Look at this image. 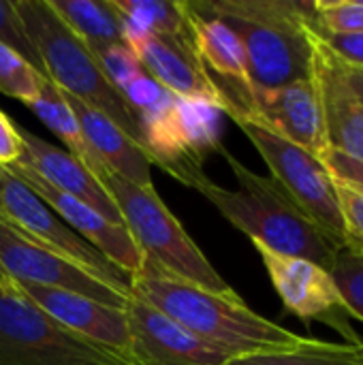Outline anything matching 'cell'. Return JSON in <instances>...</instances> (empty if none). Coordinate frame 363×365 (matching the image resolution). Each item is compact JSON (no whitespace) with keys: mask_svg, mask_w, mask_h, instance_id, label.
<instances>
[{"mask_svg":"<svg viewBox=\"0 0 363 365\" xmlns=\"http://www.w3.org/2000/svg\"><path fill=\"white\" fill-rule=\"evenodd\" d=\"M131 291L231 359L287 351L304 342L302 336L252 312L242 297L212 293L167 274L148 259L131 278Z\"/></svg>","mask_w":363,"mask_h":365,"instance_id":"1","label":"cell"},{"mask_svg":"<svg viewBox=\"0 0 363 365\" xmlns=\"http://www.w3.org/2000/svg\"><path fill=\"white\" fill-rule=\"evenodd\" d=\"M218 154L229 163L237 188H223L205 173L197 175L190 188L201 192L237 231L246 233L250 242H259L278 255L312 261L329 272L338 248L291 195L272 175L265 178L250 171L225 148H220Z\"/></svg>","mask_w":363,"mask_h":365,"instance_id":"2","label":"cell"},{"mask_svg":"<svg viewBox=\"0 0 363 365\" xmlns=\"http://www.w3.org/2000/svg\"><path fill=\"white\" fill-rule=\"evenodd\" d=\"M197 13L227 24L240 38L252 88H280L312 77V2L297 0H201Z\"/></svg>","mask_w":363,"mask_h":365,"instance_id":"3","label":"cell"},{"mask_svg":"<svg viewBox=\"0 0 363 365\" xmlns=\"http://www.w3.org/2000/svg\"><path fill=\"white\" fill-rule=\"evenodd\" d=\"M17 13L39 49L47 79L62 92L118 124L145 152V135L128 101L105 75L90 47L60 19L47 0H15Z\"/></svg>","mask_w":363,"mask_h":365,"instance_id":"4","label":"cell"},{"mask_svg":"<svg viewBox=\"0 0 363 365\" xmlns=\"http://www.w3.org/2000/svg\"><path fill=\"white\" fill-rule=\"evenodd\" d=\"M116 201L124 227L143 252V259L186 282L203 287L225 297H240L231 284L214 269L208 257L190 240L178 218L169 212L156 190L141 188L101 167L94 171Z\"/></svg>","mask_w":363,"mask_h":365,"instance_id":"5","label":"cell"},{"mask_svg":"<svg viewBox=\"0 0 363 365\" xmlns=\"http://www.w3.org/2000/svg\"><path fill=\"white\" fill-rule=\"evenodd\" d=\"M0 365H128L36 308L6 278L0 287Z\"/></svg>","mask_w":363,"mask_h":365,"instance_id":"6","label":"cell"},{"mask_svg":"<svg viewBox=\"0 0 363 365\" xmlns=\"http://www.w3.org/2000/svg\"><path fill=\"white\" fill-rule=\"evenodd\" d=\"M272 171V178L291 195V199L306 212V216L332 240L340 250L347 248L344 218L338 199V186L323 160L278 137L276 133L250 120H233Z\"/></svg>","mask_w":363,"mask_h":365,"instance_id":"7","label":"cell"},{"mask_svg":"<svg viewBox=\"0 0 363 365\" xmlns=\"http://www.w3.org/2000/svg\"><path fill=\"white\" fill-rule=\"evenodd\" d=\"M223 115L212 101L175 96L163 115L143 126L152 165L190 186L203 173L205 156L223 148Z\"/></svg>","mask_w":363,"mask_h":365,"instance_id":"8","label":"cell"},{"mask_svg":"<svg viewBox=\"0 0 363 365\" xmlns=\"http://www.w3.org/2000/svg\"><path fill=\"white\" fill-rule=\"evenodd\" d=\"M0 216L21 231L26 237L47 246L49 250L66 257L86 272L98 276L124 295H133L131 276L118 269L105 255H101L90 242L75 233L41 197H36L19 178L2 167V195Z\"/></svg>","mask_w":363,"mask_h":365,"instance_id":"9","label":"cell"},{"mask_svg":"<svg viewBox=\"0 0 363 365\" xmlns=\"http://www.w3.org/2000/svg\"><path fill=\"white\" fill-rule=\"evenodd\" d=\"M0 274L13 282L60 289L98 304L126 310L133 295H124L98 276L75 265L66 257L26 237L0 216Z\"/></svg>","mask_w":363,"mask_h":365,"instance_id":"10","label":"cell"},{"mask_svg":"<svg viewBox=\"0 0 363 365\" xmlns=\"http://www.w3.org/2000/svg\"><path fill=\"white\" fill-rule=\"evenodd\" d=\"M252 246L257 248L270 280L289 312L302 321H321L334 327L349 344L362 342L349 325V312L329 272L312 261L278 255L259 242H252Z\"/></svg>","mask_w":363,"mask_h":365,"instance_id":"11","label":"cell"},{"mask_svg":"<svg viewBox=\"0 0 363 365\" xmlns=\"http://www.w3.org/2000/svg\"><path fill=\"white\" fill-rule=\"evenodd\" d=\"M24 297H28L36 308H41L49 319L58 325L68 329L71 334L98 344L122 361L135 365L133 355V336L126 310H118L94 299H88L77 293L60 291V289H45L26 282L9 280Z\"/></svg>","mask_w":363,"mask_h":365,"instance_id":"12","label":"cell"},{"mask_svg":"<svg viewBox=\"0 0 363 365\" xmlns=\"http://www.w3.org/2000/svg\"><path fill=\"white\" fill-rule=\"evenodd\" d=\"M233 120H250L278 137L321 156L329 145L315 79L293 81L280 88H252L248 109Z\"/></svg>","mask_w":363,"mask_h":365,"instance_id":"13","label":"cell"},{"mask_svg":"<svg viewBox=\"0 0 363 365\" xmlns=\"http://www.w3.org/2000/svg\"><path fill=\"white\" fill-rule=\"evenodd\" d=\"M6 169L15 178H19L36 197H41L75 233H79L101 255H105L118 269H122L131 278L141 269L143 252L124 225L109 222L98 212H94L86 203L60 192L58 188L47 184L39 173H34L32 169H28L24 165H11Z\"/></svg>","mask_w":363,"mask_h":365,"instance_id":"14","label":"cell"},{"mask_svg":"<svg viewBox=\"0 0 363 365\" xmlns=\"http://www.w3.org/2000/svg\"><path fill=\"white\" fill-rule=\"evenodd\" d=\"M126 317L135 365H223L231 359L135 295Z\"/></svg>","mask_w":363,"mask_h":365,"instance_id":"15","label":"cell"},{"mask_svg":"<svg viewBox=\"0 0 363 365\" xmlns=\"http://www.w3.org/2000/svg\"><path fill=\"white\" fill-rule=\"evenodd\" d=\"M312 79L321 101L327 145L363 163V103L347 77L344 64L315 36Z\"/></svg>","mask_w":363,"mask_h":365,"instance_id":"16","label":"cell"},{"mask_svg":"<svg viewBox=\"0 0 363 365\" xmlns=\"http://www.w3.org/2000/svg\"><path fill=\"white\" fill-rule=\"evenodd\" d=\"M17 133L21 137L24 152L15 165H24L39 173L47 184L58 188L60 192L86 203L94 212H98L103 218H107L113 225H124L122 214L103 186V182L96 178V173L81 163L71 152L36 137L34 133L26 130L24 126H17Z\"/></svg>","mask_w":363,"mask_h":365,"instance_id":"17","label":"cell"},{"mask_svg":"<svg viewBox=\"0 0 363 365\" xmlns=\"http://www.w3.org/2000/svg\"><path fill=\"white\" fill-rule=\"evenodd\" d=\"M126 45L137 53L143 71L171 94L218 105V92L197 56L193 32L184 36L145 32Z\"/></svg>","mask_w":363,"mask_h":365,"instance_id":"18","label":"cell"},{"mask_svg":"<svg viewBox=\"0 0 363 365\" xmlns=\"http://www.w3.org/2000/svg\"><path fill=\"white\" fill-rule=\"evenodd\" d=\"M66 94V92H64ZM66 101L79 122L83 139L98 163L111 173L137 184L141 188L154 190L152 182V158L150 154L133 141L118 124L98 113L96 109L83 105L81 101L66 94Z\"/></svg>","mask_w":363,"mask_h":365,"instance_id":"19","label":"cell"},{"mask_svg":"<svg viewBox=\"0 0 363 365\" xmlns=\"http://www.w3.org/2000/svg\"><path fill=\"white\" fill-rule=\"evenodd\" d=\"M188 9V24L195 41L197 56L210 75L214 88L216 86H252L248 79L246 56L237 34L212 15L197 13L190 2Z\"/></svg>","mask_w":363,"mask_h":365,"instance_id":"20","label":"cell"},{"mask_svg":"<svg viewBox=\"0 0 363 365\" xmlns=\"http://www.w3.org/2000/svg\"><path fill=\"white\" fill-rule=\"evenodd\" d=\"M47 2L90 49L124 43L120 17L111 0H47Z\"/></svg>","mask_w":363,"mask_h":365,"instance_id":"21","label":"cell"},{"mask_svg":"<svg viewBox=\"0 0 363 365\" xmlns=\"http://www.w3.org/2000/svg\"><path fill=\"white\" fill-rule=\"evenodd\" d=\"M39 118L41 122L56 133L62 143L66 145V152H71L73 156H77L81 163H86L92 171L101 169L103 165L98 163V158L92 154V150L88 148L83 133L79 128V122L66 101V94L49 79L43 81L41 86V94L36 96V101H32L28 105Z\"/></svg>","mask_w":363,"mask_h":365,"instance_id":"22","label":"cell"},{"mask_svg":"<svg viewBox=\"0 0 363 365\" xmlns=\"http://www.w3.org/2000/svg\"><path fill=\"white\" fill-rule=\"evenodd\" d=\"M223 365H363V342L336 344L304 338V342L295 349L246 355L229 359Z\"/></svg>","mask_w":363,"mask_h":365,"instance_id":"23","label":"cell"},{"mask_svg":"<svg viewBox=\"0 0 363 365\" xmlns=\"http://www.w3.org/2000/svg\"><path fill=\"white\" fill-rule=\"evenodd\" d=\"M122 28L156 34H190L186 2L169 0H111Z\"/></svg>","mask_w":363,"mask_h":365,"instance_id":"24","label":"cell"},{"mask_svg":"<svg viewBox=\"0 0 363 365\" xmlns=\"http://www.w3.org/2000/svg\"><path fill=\"white\" fill-rule=\"evenodd\" d=\"M45 79L19 53L0 43V92L30 105L41 94Z\"/></svg>","mask_w":363,"mask_h":365,"instance_id":"25","label":"cell"},{"mask_svg":"<svg viewBox=\"0 0 363 365\" xmlns=\"http://www.w3.org/2000/svg\"><path fill=\"white\" fill-rule=\"evenodd\" d=\"M329 276L342 297L349 317L363 321V257L349 248L336 252Z\"/></svg>","mask_w":363,"mask_h":365,"instance_id":"26","label":"cell"},{"mask_svg":"<svg viewBox=\"0 0 363 365\" xmlns=\"http://www.w3.org/2000/svg\"><path fill=\"white\" fill-rule=\"evenodd\" d=\"M122 94L128 101V105H131L135 118L139 120L141 128L148 122L163 115L175 98V94H171L167 88H163L158 81H154L148 73L137 77L135 81H131L126 88H122Z\"/></svg>","mask_w":363,"mask_h":365,"instance_id":"27","label":"cell"},{"mask_svg":"<svg viewBox=\"0 0 363 365\" xmlns=\"http://www.w3.org/2000/svg\"><path fill=\"white\" fill-rule=\"evenodd\" d=\"M0 43L11 47L15 53H19L30 66L36 68L39 75L47 77L43 58H41L39 49L34 47L13 0H0Z\"/></svg>","mask_w":363,"mask_h":365,"instance_id":"28","label":"cell"},{"mask_svg":"<svg viewBox=\"0 0 363 365\" xmlns=\"http://www.w3.org/2000/svg\"><path fill=\"white\" fill-rule=\"evenodd\" d=\"M312 21L329 32H363V0H312Z\"/></svg>","mask_w":363,"mask_h":365,"instance_id":"29","label":"cell"},{"mask_svg":"<svg viewBox=\"0 0 363 365\" xmlns=\"http://www.w3.org/2000/svg\"><path fill=\"white\" fill-rule=\"evenodd\" d=\"M94 53V58L98 60L101 68L105 71V75L118 86V90L122 92V88H126L131 81H135L137 77L145 75L137 53L131 49V45L126 43H116V45H107V47H96L90 49Z\"/></svg>","mask_w":363,"mask_h":365,"instance_id":"30","label":"cell"},{"mask_svg":"<svg viewBox=\"0 0 363 365\" xmlns=\"http://www.w3.org/2000/svg\"><path fill=\"white\" fill-rule=\"evenodd\" d=\"M308 30L338 60H342L349 66L363 68V32H329V30L319 28L312 21V6H310V17H308Z\"/></svg>","mask_w":363,"mask_h":365,"instance_id":"31","label":"cell"},{"mask_svg":"<svg viewBox=\"0 0 363 365\" xmlns=\"http://www.w3.org/2000/svg\"><path fill=\"white\" fill-rule=\"evenodd\" d=\"M338 199L344 218V240L347 248L363 257V197L355 190L338 184Z\"/></svg>","mask_w":363,"mask_h":365,"instance_id":"32","label":"cell"},{"mask_svg":"<svg viewBox=\"0 0 363 365\" xmlns=\"http://www.w3.org/2000/svg\"><path fill=\"white\" fill-rule=\"evenodd\" d=\"M319 158L323 160V165L327 167V171L332 173V178H334L338 184H342V186L355 190L357 195H362L363 197L362 160L351 158V156H347V154H342V152H338V150H332V148H327Z\"/></svg>","mask_w":363,"mask_h":365,"instance_id":"33","label":"cell"},{"mask_svg":"<svg viewBox=\"0 0 363 365\" xmlns=\"http://www.w3.org/2000/svg\"><path fill=\"white\" fill-rule=\"evenodd\" d=\"M24 152L17 126L0 111V167H11L19 160Z\"/></svg>","mask_w":363,"mask_h":365,"instance_id":"34","label":"cell"},{"mask_svg":"<svg viewBox=\"0 0 363 365\" xmlns=\"http://www.w3.org/2000/svg\"><path fill=\"white\" fill-rule=\"evenodd\" d=\"M340 62H342V60H340ZM342 64H344V62H342ZM344 71H347V77H349L353 90L357 92L359 101L363 103V71L362 68H357V66H349V64H344Z\"/></svg>","mask_w":363,"mask_h":365,"instance_id":"35","label":"cell"},{"mask_svg":"<svg viewBox=\"0 0 363 365\" xmlns=\"http://www.w3.org/2000/svg\"><path fill=\"white\" fill-rule=\"evenodd\" d=\"M0 195H2V167H0Z\"/></svg>","mask_w":363,"mask_h":365,"instance_id":"36","label":"cell"},{"mask_svg":"<svg viewBox=\"0 0 363 365\" xmlns=\"http://www.w3.org/2000/svg\"><path fill=\"white\" fill-rule=\"evenodd\" d=\"M2 280H4V276H0V287H2Z\"/></svg>","mask_w":363,"mask_h":365,"instance_id":"37","label":"cell"},{"mask_svg":"<svg viewBox=\"0 0 363 365\" xmlns=\"http://www.w3.org/2000/svg\"><path fill=\"white\" fill-rule=\"evenodd\" d=\"M0 276H2V274H0Z\"/></svg>","mask_w":363,"mask_h":365,"instance_id":"38","label":"cell"},{"mask_svg":"<svg viewBox=\"0 0 363 365\" xmlns=\"http://www.w3.org/2000/svg\"><path fill=\"white\" fill-rule=\"evenodd\" d=\"M362 71H363V68H362Z\"/></svg>","mask_w":363,"mask_h":365,"instance_id":"39","label":"cell"}]
</instances>
